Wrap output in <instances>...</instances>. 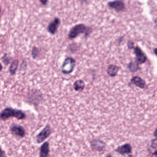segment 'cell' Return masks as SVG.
Here are the masks:
<instances>
[{
	"label": "cell",
	"instance_id": "obj_1",
	"mask_svg": "<svg viewBox=\"0 0 157 157\" xmlns=\"http://www.w3.org/2000/svg\"><path fill=\"white\" fill-rule=\"evenodd\" d=\"M10 117H15L18 120H22L26 117V114L21 111L12 108H6L0 113L1 120H6Z\"/></svg>",
	"mask_w": 157,
	"mask_h": 157
},
{
	"label": "cell",
	"instance_id": "obj_2",
	"mask_svg": "<svg viewBox=\"0 0 157 157\" xmlns=\"http://www.w3.org/2000/svg\"><path fill=\"white\" fill-rule=\"evenodd\" d=\"M75 67V60L72 57H67L62 65V72L65 75L70 74L73 71Z\"/></svg>",
	"mask_w": 157,
	"mask_h": 157
},
{
	"label": "cell",
	"instance_id": "obj_3",
	"mask_svg": "<svg viewBox=\"0 0 157 157\" xmlns=\"http://www.w3.org/2000/svg\"><path fill=\"white\" fill-rule=\"evenodd\" d=\"M87 27L84 24H78L73 27L68 34V38L70 39H73L78 36L80 34L87 33Z\"/></svg>",
	"mask_w": 157,
	"mask_h": 157
},
{
	"label": "cell",
	"instance_id": "obj_4",
	"mask_svg": "<svg viewBox=\"0 0 157 157\" xmlns=\"http://www.w3.org/2000/svg\"><path fill=\"white\" fill-rule=\"evenodd\" d=\"M52 132V129L49 125H46L43 130L37 135V141L38 144L44 142L49 136Z\"/></svg>",
	"mask_w": 157,
	"mask_h": 157
},
{
	"label": "cell",
	"instance_id": "obj_5",
	"mask_svg": "<svg viewBox=\"0 0 157 157\" xmlns=\"http://www.w3.org/2000/svg\"><path fill=\"white\" fill-rule=\"evenodd\" d=\"M134 51L136 56V62L139 64L144 63L147 60V57L145 53L138 46L134 48Z\"/></svg>",
	"mask_w": 157,
	"mask_h": 157
},
{
	"label": "cell",
	"instance_id": "obj_6",
	"mask_svg": "<svg viewBox=\"0 0 157 157\" xmlns=\"http://www.w3.org/2000/svg\"><path fill=\"white\" fill-rule=\"evenodd\" d=\"M108 6L110 8H112L117 12L123 11L125 8V4L122 0H114L109 2Z\"/></svg>",
	"mask_w": 157,
	"mask_h": 157
},
{
	"label": "cell",
	"instance_id": "obj_7",
	"mask_svg": "<svg viewBox=\"0 0 157 157\" xmlns=\"http://www.w3.org/2000/svg\"><path fill=\"white\" fill-rule=\"evenodd\" d=\"M11 131L13 134L19 137H23L26 135V131L20 125H14L11 127Z\"/></svg>",
	"mask_w": 157,
	"mask_h": 157
},
{
	"label": "cell",
	"instance_id": "obj_8",
	"mask_svg": "<svg viewBox=\"0 0 157 157\" xmlns=\"http://www.w3.org/2000/svg\"><path fill=\"white\" fill-rule=\"evenodd\" d=\"M131 82L132 84L141 89L146 88L147 86L146 81L139 76H135L133 77L131 79Z\"/></svg>",
	"mask_w": 157,
	"mask_h": 157
},
{
	"label": "cell",
	"instance_id": "obj_9",
	"mask_svg": "<svg viewBox=\"0 0 157 157\" xmlns=\"http://www.w3.org/2000/svg\"><path fill=\"white\" fill-rule=\"evenodd\" d=\"M116 151L120 155H124L131 153L132 147L129 144H125L118 147Z\"/></svg>",
	"mask_w": 157,
	"mask_h": 157
},
{
	"label": "cell",
	"instance_id": "obj_10",
	"mask_svg": "<svg viewBox=\"0 0 157 157\" xmlns=\"http://www.w3.org/2000/svg\"><path fill=\"white\" fill-rule=\"evenodd\" d=\"M91 147L98 151H102L105 148V144L100 140H94L91 142Z\"/></svg>",
	"mask_w": 157,
	"mask_h": 157
},
{
	"label": "cell",
	"instance_id": "obj_11",
	"mask_svg": "<svg viewBox=\"0 0 157 157\" xmlns=\"http://www.w3.org/2000/svg\"><path fill=\"white\" fill-rule=\"evenodd\" d=\"M60 24V19L58 18H55L49 25L48 31L51 34H55L57 32Z\"/></svg>",
	"mask_w": 157,
	"mask_h": 157
},
{
	"label": "cell",
	"instance_id": "obj_12",
	"mask_svg": "<svg viewBox=\"0 0 157 157\" xmlns=\"http://www.w3.org/2000/svg\"><path fill=\"white\" fill-rule=\"evenodd\" d=\"M120 70V67H118L117 65L111 64L108 66L107 73L110 77H114L117 75Z\"/></svg>",
	"mask_w": 157,
	"mask_h": 157
},
{
	"label": "cell",
	"instance_id": "obj_13",
	"mask_svg": "<svg viewBox=\"0 0 157 157\" xmlns=\"http://www.w3.org/2000/svg\"><path fill=\"white\" fill-rule=\"evenodd\" d=\"M49 153V144L45 142L41 147L40 155V157H48Z\"/></svg>",
	"mask_w": 157,
	"mask_h": 157
},
{
	"label": "cell",
	"instance_id": "obj_14",
	"mask_svg": "<svg viewBox=\"0 0 157 157\" xmlns=\"http://www.w3.org/2000/svg\"><path fill=\"white\" fill-rule=\"evenodd\" d=\"M84 82L81 79L76 80L74 84V88L77 91H82L85 88Z\"/></svg>",
	"mask_w": 157,
	"mask_h": 157
},
{
	"label": "cell",
	"instance_id": "obj_15",
	"mask_svg": "<svg viewBox=\"0 0 157 157\" xmlns=\"http://www.w3.org/2000/svg\"><path fill=\"white\" fill-rule=\"evenodd\" d=\"M128 69L132 72H135L139 70V63L137 62H131L128 65Z\"/></svg>",
	"mask_w": 157,
	"mask_h": 157
},
{
	"label": "cell",
	"instance_id": "obj_16",
	"mask_svg": "<svg viewBox=\"0 0 157 157\" xmlns=\"http://www.w3.org/2000/svg\"><path fill=\"white\" fill-rule=\"evenodd\" d=\"M18 66V61L16 60L13 62L10 67V72L12 75H14L15 74L16 70H17Z\"/></svg>",
	"mask_w": 157,
	"mask_h": 157
},
{
	"label": "cell",
	"instance_id": "obj_17",
	"mask_svg": "<svg viewBox=\"0 0 157 157\" xmlns=\"http://www.w3.org/2000/svg\"><path fill=\"white\" fill-rule=\"evenodd\" d=\"M127 45H128V48H129V49H130L134 48V42H133V41H128Z\"/></svg>",
	"mask_w": 157,
	"mask_h": 157
},
{
	"label": "cell",
	"instance_id": "obj_18",
	"mask_svg": "<svg viewBox=\"0 0 157 157\" xmlns=\"http://www.w3.org/2000/svg\"><path fill=\"white\" fill-rule=\"evenodd\" d=\"M0 157H7L5 152L2 149L1 147H0Z\"/></svg>",
	"mask_w": 157,
	"mask_h": 157
},
{
	"label": "cell",
	"instance_id": "obj_19",
	"mask_svg": "<svg viewBox=\"0 0 157 157\" xmlns=\"http://www.w3.org/2000/svg\"><path fill=\"white\" fill-rule=\"evenodd\" d=\"M40 1L43 4H46L48 0H40Z\"/></svg>",
	"mask_w": 157,
	"mask_h": 157
},
{
	"label": "cell",
	"instance_id": "obj_20",
	"mask_svg": "<svg viewBox=\"0 0 157 157\" xmlns=\"http://www.w3.org/2000/svg\"><path fill=\"white\" fill-rule=\"evenodd\" d=\"M2 64L0 63V71H2Z\"/></svg>",
	"mask_w": 157,
	"mask_h": 157
},
{
	"label": "cell",
	"instance_id": "obj_21",
	"mask_svg": "<svg viewBox=\"0 0 157 157\" xmlns=\"http://www.w3.org/2000/svg\"><path fill=\"white\" fill-rule=\"evenodd\" d=\"M107 157H112V156L109 155H108V156H107Z\"/></svg>",
	"mask_w": 157,
	"mask_h": 157
}]
</instances>
